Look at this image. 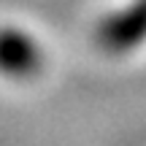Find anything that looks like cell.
Segmentation results:
<instances>
[{
	"instance_id": "cell-1",
	"label": "cell",
	"mask_w": 146,
	"mask_h": 146,
	"mask_svg": "<svg viewBox=\"0 0 146 146\" xmlns=\"http://www.w3.org/2000/svg\"><path fill=\"white\" fill-rule=\"evenodd\" d=\"M95 41L111 57H125L146 43V0H127L103 16L95 27Z\"/></svg>"
},
{
	"instance_id": "cell-2",
	"label": "cell",
	"mask_w": 146,
	"mask_h": 146,
	"mask_svg": "<svg viewBox=\"0 0 146 146\" xmlns=\"http://www.w3.org/2000/svg\"><path fill=\"white\" fill-rule=\"evenodd\" d=\"M43 43L22 25H0V76L27 81L43 70Z\"/></svg>"
}]
</instances>
